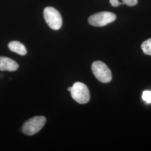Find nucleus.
<instances>
[{
	"instance_id": "f8f14e48",
	"label": "nucleus",
	"mask_w": 151,
	"mask_h": 151,
	"mask_svg": "<svg viewBox=\"0 0 151 151\" xmlns=\"http://www.w3.org/2000/svg\"><path fill=\"white\" fill-rule=\"evenodd\" d=\"M71 89H72V87H69L68 88V91L70 92V91H71Z\"/></svg>"
},
{
	"instance_id": "9b49d317",
	"label": "nucleus",
	"mask_w": 151,
	"mask_h": 151,
	"mask_svg": "<svg viewBox=\"0 0 151 151\" xmlns=\"http://www.w3.org/2000/svg\"><path fill=\"white\" fill-rule=\"evenodd\" d=\"M110 3L114 7H118L119 5L123 4V2H119L118 0H110Z\"/></svg>"
},
{
	"instance_id": "9d476101",
	"label": "nucleus",
	"mask_w": 151,
	"mask_h": 151,
	"mask_svg": "<svg viewBox=\"0 0 151 151\" xmlns=\"http://www.w3.org/2000/svg\"><path fill=\"white\" fill-rule=\"evenodd\" d=\"M123 4H125L129 6H135L138 4V0H122Z\"/></svg>"
},
{
	"instance_id": "7ed1b4c3",
	"label": "nucleus",
	"mask_w": 151,
	"mask_h": 151,
	"mask_svg": "<svg viewBox=\"0 0 151 151\" xmlns=\"http://www.w3.org/2000/svg\"><path fill=\"white\" fill-rule=\"evenodd\" d=\"M46 119L43 116H37L29 119L22 126V132L27 135H32L39 132L43 128Z\"/></svg>"
},
{
	"instance_id": "1a4fd4ad",
	"label": "nucleus",
	"mask_w": 151,
	"mask_h": 151,
	"mask_svg": "<svg viewBox=\"0 0 151 151\" xmlns=\"http://www.w3.org/2000/svg\"><path fill=\"white\" fill-rule=\"evenodd\" d=\"M142 99L147 104L151 103V91H145L142 93Z\"/></svg>"
},
{
	"instance_id": "39448f33",
	"label": "nucleus",
	"mask_w": 151,
	"mask_h": 151,
	"mask_svg": "<svg viewBox=\"0 0 151 151\" xmlns=\"http://www.w3.org/2000/svg\"><path fill=\"white\" fill-rule=\"evenodd\" d=\"M116 15L112 12L103 11L92 15L88 18V22L94 27H104L114 22Z\"/></svg>"
},
{
	"instance_id": "0eeeda50",
	"label": "nucleus",
	"mask_w": 151,
	"mask_h": 151,
	"mask_svg": "<svg viewBox=\"0 0 151 151\" xmlns=\"http://www.w3.org/2000/svg\"><path fill=\"white\" fill-rule=\"evenodd\" d=\"M9 48L13 52L17 54L24 55L27 53V50L24 45L18 41H12L8 45Z\"/></svg>"
},
{
	"instance_id": "6e6552de",
	"label": "nucleus",
	"mask_w": 151,
	"mask_h": 151,
	"mask_svg": "<svg viewBox=\"0 0 151 151\" xmlns=\"http://www.w3.org/2000/svg\"><path fill=\"white\" fill-rule=\"evenodd\" d=\"M141 48L145 54L151 55V38L143 42L142 44Z\"/></svg>"
},
{
	"instance_id": "f03ea898",
	"label": "nucleus",
	"mask_w": 151,
	"mask_h": 151,
	"mask_svg": "<svg viewBox=\"0 0 151 151\" xmlns=\"http://www.w3.org/2000/svg\"><path fill=\"white\" fill-rule=\"evenodd\" d=\"M93 73L97 80L103 83H108L111 81L112 75L109 68L101 61L94 62L91 66Z\"/></svg>"
},
{
	"instance_id": "20e7f679",
	"label": "nucleus",
	"mask_w": 151,
	"mask_h": 151,
	"mask_svg": "<svg viewBox=\"0 0 151 151\" xmlns=\"http://www.w3.org/2000/svg\"><path fill=\"white\" fill-rule=\"evenodd\" d=\"M44 17L49 27L58 30L62 25V18L60 12L53 7H47L44 10Z\"/></svg>"
},
{
	"instance_id": "f257e3e1",
	"label": "nucleus",
	"mask_w": 151,
	"mask_h": 151,
	"mask_svg": "<svg viewBox=\"0 0 151 151\" xmlns=\"http://www.w3.org/2000/svg\"><path fill=\"white\" fill-rule=\"evenodd\" d=\"M72 98L77 103L85 104L90 99V93L86 85L80 82H77L72 86L70 91Z\"/></svg>"
},
{
	"instance_id": "423d86ee",
	"label": "nucleus",
	"mask_w": 151,
	"mask_h": 151,
	"mask_svg": "<svg viewBox=\"0 0 151 151\" xmlns=\"http://www.w3.org/2000/svg\"><path fill=\"white\" fill-rule=\"evenodd\" d=\"M19 68V65L16 61L6 57H0V70L15 71Z\"/></svg>"
}]
</instances>
